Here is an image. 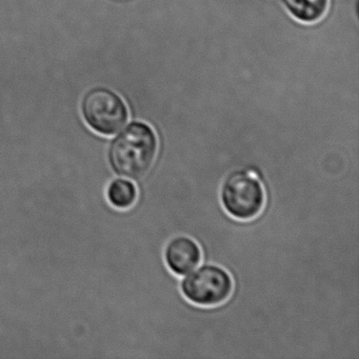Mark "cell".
Segmentation results:
<instances>
[{
    "instance_id": "cell-3",
    "label": "cell",
    "mask_w": 359,
    "mask_h": 359,
    "mask_svg": "<svg viewBox=\"0 0 359 359\" xmlns=\"http://www.w3.org/2000/svg\"><path fill=\"white\" fill-rule=\"evenodd\" d=\"M81 113L87 125L102 135L117 133L129 117L123 100L107 88H94L88 92L81 102Z\"/></svg>"
},
{
    "instance_id": "cell-7",
    "label": "cell",
    "mask_w": 359,
    "mask_h": 359,
    "mask_svg": "<svg viewBox=\"0 0 359 359\" xmlns=\"http://www.w3.org/2000/svg\"><path fill=\"white\" fill-rule=\"evenodd\" d=\"M295 18L304 22L320 20L327 10V0H283Z\"/></svg>"
},
{
    "instance_id": "cell-1",
    "label": "cell",
    "mask_w": 359,
    "mask_h": 359,
    "mask_svg": "<svg viewBox=\"0 0 359 359\" xmlns=\"http://www.w3.org/2000/svg\"><path fill=\"white\" fill-rule=\"evenodd\" d=\"M157 147L152 128L146 123H132L111 142L109 161L119 176L140 180L154 163Z\"/></svg>"
},
{
    "instance_id": "cell-4",
    "label": "cell",
    "mask_w": 359,
    "mask_h": 359,
    "mask_svg": "<svg viewBox=\"0 0 359 359\" xmlns=\"http://www.w3.org/2000/svg\"><path fill=\"white\" fill-rule=\"evenodd\" d=\"M233 291L230 274L220 266L205 264L190 273L182 283L184 297L201 306H215L224 304Z\"/></svg>"
},
{
    "instance_id": "cell-2",
    "label": "cell",
    "mask_w": 359,
    "mask_h": 359,
    "mask_svg": "<svg viewBox=\"0 0 359 359\" xmlns=\"http://www.w3.org/2000/svg\"><path fill=\"white\" fill-rule=\"evenodd\" d=\"M222 203L229 215L238 220H250L259 215L266 203L262 182L254 174L235 171L222 184Z\"/></svg>"
},
{
    "instance_id": "cell-6",
    "label": "cell",
    "mask_w": 359,
    "mask_h": 359,
    "mask_svg": "<svg viewBox=\"0 0 359 359\" xmlns=\"http://www.w3.org/2000/svg\"><path fill=\"white\" fill-rule=\"evenodd\" d=\"M109 203L118 210H127L135 203L137 189L133 182L126 180H113L107 191Z\"/></svg>"
},
{
    "instance_id": "cell-5",
    "label": "cell",
    "mask_w": 359,
    "mask_h": 359,
    "mask_svg": "<svg viewBox=\"0 0 359 359\" xmlns=\"http://www.w3.org/2000/svg\"><path fill=\"white\" fill-rule=\"evenodd\" d=\"M165 260L174 274L182 276L198 266L201 260V248L190 237H175L165 248Z\"/></svg>"
}]
</instances>
